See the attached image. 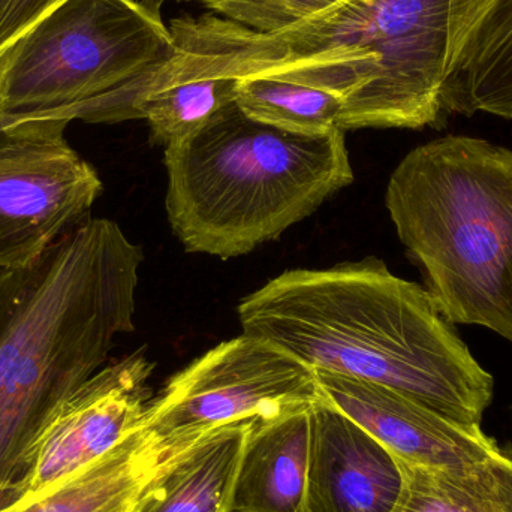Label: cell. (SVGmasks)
<instances>
[{"label": "cell", "instance_id": "obj_1", "mask_svg": "<svg viewBox=\"0 0 512 512\" xmlns=\"http://www.w3.org/2000/svg\"><path fill=\"white\" fill-rule=\"evenodd\" d=\"M450 15L451 0H345L273 33L183 15L170 59L129 84V102L173 81L273 77L339 96L343 132L438 128Z\"/></svg>", "mask_w": 512, "mask_h": 512}, {"label": "cell", "instance_id": "obj_2", "mask_svg": "<svg viewBox=\"0 0 512 512\" xmlns=\"http://www.w3.org/2000/svg\"><path fill=\"white\" fill-rule=\"evenodd\" d=\"M243 333L276 343L316 372L372 382L469 427H481L493 376L424 286L375 256L297 268L237 307Z\"/></svg>", "mask_w": 512, "mask_h": 512}, {"label": "cell", "instance_id": "obj_3", "mask_svg": "<svg viewBox=\"0 0 512 512\" xmlns=\"http://www.w3.org/2000/svg\"><path fill=\"white\" fill-rule=\"evenodd\" d=\"M143 259L116 222L89 218L0 271V483L30 474L57 412L135 330Z\"/></svg>", "mask_w": 512, "mask_h": 512}, {"label": "cell", "instance_id": "obj_4", "mask_svg": "<svg viewBox=\"0 0 512 512\" xmlns=\"http://www.w3.org/2000/svg\"><path fill=\"white\" fill-rule=\"evenodd\" d=\"M168 222L189 254H251L354 182L345 132L306 137L255 122L236 102L165 147Z\"/></svg>", "mask_w": 512, "mask_h": 512}, {"label": "cell", "instance_id": "obj_5", "mask_svg": "<svg viewBox=\"0 0 512 512\" xmlns=\"http://www.w3.org/2000/svg\"><path fill=\"white\" fill-rule=\"evenodd\" d=\"M385 206L442 316L512 345V150L463 135L418 146Z\"/></svg>", "mask_w": 512, "mask_h": 512}, {"label": "cell", "instance_id": "obj_6", "mask_svg": "<svg viewBox=\"0 0 512 512\" xmlns=\"http://www.w3.org/2000/svg\"><path fill=\"white\" fill-rule=\"evenodd\" d=\"M173 51L143 0H66L0 54V126L101 123L111 96Z\"/></svg>", "mask_w": 512, "mask_h": 512}, {"label": "cell", "instance_id": "obj_7", "mask_svg": "<svg viewBox=\"0 0 512 512\" xmlns=\"http://www.w3.org/2000/svg\"><path fill=\"white\" fill-rule=\"evenodd\" d=\"M321 399L316 370L243 333L176 373L150 400L140 427L165 463L213 430L312 408Z\"/></svg>", "mask_w": 512, "mask_h": 512}, {"label": "cell", "instance_id": "obj_8", "mask_svg": "<svg viewBox=\"0 0 512 512\" xmlns=\"http://www.w3.org/2000/svg\"><path fill=\"white\" fill-rule=\"evenodd\" d=\"M66 123L0 126V271L29 264L89 219L98 171L65 140Z\"/></svg>", "mask_w": 512, "mask_h": 512}, {"label": "cell", "instance_id": "obj_9", "mask_svg": "<svg viewBox=\"0 0 512 512\" xmlns=\"http://www.w3.org/2000/svg\"><path fill=\"white\" fill-rule=\"evenodd\" d=\"M153 369L140 349L102 367L69 397L39 445L27 496L101 459L137 429L152 400Z\"/></svg>", "mask_w": 512, "mask_h": 512}, {"label": "cell", "instance_id": "obj_10", "mask_svg": "<svg viewBox=\"0 0 512 512\" xmlns=\"http://www.w3.org/2000/svg\"><path fill=\"white\" fill-rule=\"evenodd\" d=\"M316 376L327 402L403 462L462 469L502 451L481 427L463 426L390 388L334 373Z\"/></svg>", "mask_w": 512, "mask_h": 512}, {"label": "cell", "instance_id": "obj_11", "mask_svg": "<svg viewBox=\"0 0 512 512\" xmlns=\"http://www.w3.org/2000/svg\"><path fill=\"white\" fill-rule=\"evenodd\" d=\"M402 483L381 442L324 397L315 403L304 512H391Z\"/></svg>", "mask_w": 512, "mask_h": 512}, {"label": "cell", "instance_id": "obj_12", "mask_svg": "<svg viewBox=\"0 0 512 512\" xmlns=\"http://www.w3.org/2000/svg\"><path fill=\"white\" fill-rule=\"evenodd\" d=\"M442 111L512 120V0H451Z\"/></svg>", "mask_w": 512, "mask_h": 512}, {"label": "cell", "instance_id": "obj_13", "mask_svg": "<svg viewBox=\"0 0 512 512\" xmlns=\"http://www.w3.org/2000/svg\"><path fill=\"white\" fill-rule=\"evenodd\" d=\"M312 408L252 423L227 512H304Z\"/></svg>", "mask_w": 512, "mask_h": 512}, {"label": "cell", "instance_id": "obj_14", "mask_svg": "<svg viewBox=\"0 0 512 512\" xmlns=\"http://www.w3.org/2000/svg\"><path fill=\"white\" fill-rule=\"evenodd\" d=\"M254 421L213 430L165 462L126 512H227Z\"/></svg>", "mask_w": 512, "mask_h": 512}, {"label": "cell", "instance_id": "obj_15", "mask_svg": "<svg viewBox=\"0 0 512 512\" xmlns=\"http://www.w3.org/2000/svg\"><path fill=\"white\" fill-rule=\"evenodd\" d=\"M162 465L138 424L110 453L6 512H126Z\"/></svg>", "mask_w": 512, "mask_h": 512}, {"label": "cell", "instance_id": "obj_16", "mask_svg": "<svg viewBox=\"0 0 512 512\" xmlns=\"http://www.w3.org/2000/svg\"><path fill=\"white\" fill-rule=\"evenodd\" d=\"M397 462L402 492L391 512H512V457L504 451L462 469Z\"/></svg>", "mask_w": 512, "mask_h": 512}, {"label": "cell", "instance_id": "obj_17", "mask_svg": "<svg viewBox=\"0 0 512 512\" xmlns=\"http://www.w3.org/2000/svg\"><path fill=\"white\" fill-rule=\"evenodd\" d=\"M236 104L255 122L306 137L339 131L345 110L334 93L273 77L239 80Z\"/></svg>", "mask_w": 512, "mask_h": 512}, {"label": "cell", "instance_id": "obj_18", "mask_svg": "<svg viewBox=\"0 0 512 512\" xmlns=\"http://www.w3.org/2000/svg\"><path fill=\"white\" fill-rule=\"evenodd\" d=\"M233 78H195L156 87L135 105L134 120L149 123L150 140L170 146L191 137L236 102Z\"/></svg>", "mask_w": 512, "mask_h": 512}, {"label": "cell", "instance_id": "obj_19", "mask_svg": "<svg viewBox=\"0 0 512 512\" xmlns=\"http://www.w3.org/2000/svg\"><path fill=\"white\" fill-rule=\"evenodd\" d=\"M210 14L259 33L289 29L345 0H201Z\"/></svg>", "mask_w": 512, "mask_h": 512}, {"label": "cell", "instance_id": "obj_20", "mask_svg": "<svg viewBox=\"0 0 512 512\" xmlns=\"http://www.w3.org/2000/svg\"><path fill=\"white\" fill-rule=\"evenodd\" d=\"M66 0H0V54Z\"/></svg>", "mask_w": 512, "mask_h": 512}, {"label": "cell", "instance_id": "obj_21", "mask_svg": "<svg viewBox=\"0 0 512 512\" xmlns=\"http://www.w3.org/2000/svg\"><path fill=\"white\" fill-rule=\"evenodd\" d=\"M30 484L26 478L0 483V512L12 510L29 495Z\"/></svg>", "mask_w": 512, "mask_h": 512}, {"label": "cell", "instance_id": "obj_22", "mask_svg": "<svg viewBox=\"0 0 512 512\" xmlns=\"http://www.w3.org/2000/svg\"><path fill=\"white\" fill-rule=\"evenodd\" d=\"M147 5L152 6L153 9H158L161 11L162 6L167 2H189V0H143Z\"/></svg>", "mask_w": 512, "mask_h": 512}]
</instances>
